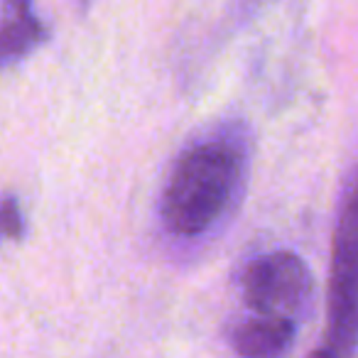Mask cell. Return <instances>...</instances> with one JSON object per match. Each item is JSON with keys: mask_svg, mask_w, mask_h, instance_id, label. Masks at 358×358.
Here are the masks:
<instances>
[{"mask_svg": "<svg viewBox=\"0 0 358 358\" xmlns=\"http://www.w3.org/2000/svg\"><path fill=\"white\" fill-rule=\"evenodd\" d=\"M294 334V322L260 317L236 329L234 348L241 358H282L292 346Z\"/></svg>", "mask_w": 358, "mask_h": 358, "instance_id": "5", "label": "cell"}, {"mask_svg": "<svg viewBox=\"0 0 358 358\" xmlns=\"http://www.w3.org/2000/svg\"><path fill=\"white\" fill-rule=\"evenodd\" d=\"M309 358H338V356H336V353L331 351V348L327 346V348H322V351H314V353H312V356H309Z\"/></svg>", "mask_w": 358, "mask_h": 358, "instance_id": "7", "label": "cell"}, {"mask_svg": "<svg viewBox=\"0 0 358 358\" xmlns=\"http://www.w3.org/2000/svg\"><path fill=\"white\" fill-rule=\"evenodd\" d=\"M353 338H356V201L348 196L334 253L331 292H329V348L338 358H351Z\"/></svg>", "mask_w": 358, "mask_h": 358, "instance_id": "3", "label": "cell"}, {"mask_svg": "<svg viewBox=\"0 0 358 358\" xmlns=\"http://www.w3.org/2000/svg\"><path fill=\"white\" fill-rule=\"evenodd\" d=\"M0 236H6V238H20L22 236V219L15 199L0 201Z\"/></svg>", "mask_w": 358, "mask_h": 358, "instance_id": "6", "label": "cell"}, {"mask_svg": "<svg viewBox=\"0 0 358 358\" xmlns=\"http://www.w3.org/2000/svg\"><path fill=\"white\" fill-rule=\"evenodd\" d=\"M47 30L35 15L32 0H0V66L30 55Z\"/></svg>", "mask_w": 358, "mask_h": 358, "instance_id": "4", "label": "cell"}, {"mask_svg": "<svg viewBox=\"0 0 358 358\" xmlns=\"http://www.w3.org/2000/svg\"><path fill=\"white\" fill-rule=\"evenodd\" d=\"M241 157L224 143H206L179 159L162 199V216L177 236H199L234 199Z\"/></svg>", "mask_w": 358, "mask_h": 358, "instance_id": "1", "label": "cell"}, {"mask_svg": "<svg viewBox=\"0 0 358 358\" xmlns=\"http://www.w3.org/2000/svg\"><path fill=\"white\" fill-rule=\"evenodd\" d=\"M245 302L268 319L297 322L312 304L314 280L294 253H270L245 273Z\"/></svg>", "mask_w": 358, "mask_h": 358, "instance_id": "2", "label": "cell"}]
</instances>
